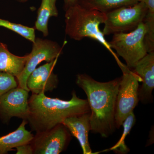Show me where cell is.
Returning a JSON list of instances; mask_svg holds the SVG:
<instances>
[{
	"instance_id": "obj_1",
	"label": "cell",
	"mask_w": 154,
	"mask_h": 154,
	"mask_svg": "<svg viewBox=\"0 0 154 154\" xmlns=\"http://www.w3.org/2000/svg\"><path fill=\"white\" fill-rule=\"evenodd\" d=\"M121 79L120 77L107 82H100L86 74L77 75V85L87 96L91 110V131L103 137H108L116 128V102Z\"/></svg>"
},
{
	"instance_id": "obj_2",
	"label": "cell",
	"mask_w": 154,
	"mask_h": 154,
	"mask_svg": "<svg viewBox=\"0 0 154 154\" xmlns=\"http://www.w3.org/2000/svg\"><path fill=\"white\" fill-rule=\"evenodd\" d=\"M42 92L32 94L28 100L27 121L36 132L51 129L69 116L91 112L88 100L80 99L75 91L68 101L47 97Z\"/></svg>"
},
{
	"instance_id": "obj_3",
	"label": "cell",
	"mask_w": 154,
	"mask_h": 154,
	"mask_svg": "<svg viewBox=\"0 0 154 154\" xmlns=\"http://www.w3.org/2000/svg\"><path fill=\"white\" fill-rule=\"evenodd\" d=\"M65 12L66 35L76 41H80L86 37L96 40L113 55L116 62L120 61L99 29L100 25L105 22V14L96 10L85 8L78 3L69 7L66 9Z\"/></svg>"
},
{
	"instance_id": "obj_4",
	"label": "cell",
	"mask_w": 154,
	"mask_h": 154,
	"mask_svg": "<svg viewBox=\"0 0 154 154\" xmlns=\"http://www.w3.org/2000/svg\"><path fill=\"white\" fill-rule=\"evenodd\" d=\"M146 31V25L142 22L129 33L113 34L111 41L108 42L110 48L125 61L128 68L133 69L148 53L144 42Z\"/></svg>"
},
{
	"instance_id": "obj_5",
	"label": "cell",
	"mask_w": 154,
	"mask_h": 154,
	"mask_svg": "<svg viewBox=\"0 0 154 154\" xmlns=\"http://www.w3.org/2000/svg\"><path fill=\"white\" fill-rule=\"evenodd\" d=\"M118 65L123 73L116 96L114 116L116 128L119 129L139 102V82H141V79L121 62Z\"/></svg>"
},
{
	"instance_id": "obj_6",
	"label": "cell",
	"mask_w": 154,
	"mask_h": 154,
	"mask_svg": "<svg viewBox=\"0 0 154 154\" xmlns=\"http://www.w3.org/2000/svg\"><path fill=\"white\" fill-rule=\"evenodd\" d=\"M147 13L146 5L138 2L106 13L102 33L104 36L131 31L143 22Z\"/></svg>"
},
{
	"instance_id": "obj_7",
	"label": "cell",
	"mask_w": 154,
	"mask_h": 154,
	"mask_svg": "<svg viewBox=\"0 0 154 154\" xmlns=\"http://www.w3.org/2000/svg\"><path fill=\"white\" fill-rule=\"evenodd\" d=\"M33 44L31 52L27 55L24 69L17 78L18 86L29 92L27 80L30 74L42 61L49 62L59 57L63 47L56 42L40 38H36Z\"/></svg>"
},
{
	"instance_id": "obj_8",
	"label": "cell",
	"mask_w": 154,
	"mask_h": 154,
	"mask_svg": "<svg viewBox=\"0 0 154 154\" xmlns=\"http://www.w3.org/2000/svg\"><path fill=\"white\" fill-rule=\"evenodd\" d=\"M71 135L63 123L51 129L36 132L30 144L34 154H59L66 149Z\"/></svg>"
},
{
	"instance_id": "obj_9",
	"label": "cell",
	"mask_w": 154,
	"mask_h": 154,
	"mask_svg": "<svg viewBox=\"0 0 154 154\" xmlns=\"http://www.w3.org/2000/svg\"><path fill=\"white\" fill-rule=\"evenodd\" d=\"M29 91L18 87L0 98V117L5 122L17 117L27 120L29 114Z\"/></svg>"
},
{
	"instance_id": "obj_10",
	"label": "cell",
	"mask_w": 154,
	"mask_h": 154,
	"mask_svg": "<svg viewBox=\"0 0 154 154\" xmlns=\"http://www.w3.org/2000/svg\"><path fill=\"white\" fill-rule=\"evenodd\" d=\"M58 58L36 68L28 77L27 88L32 94L51 92L57 88L58 79L53 70Z\"/></svg>"
},
{
	"instance_id": "obj_11",
	"label": "cell",
	"mask_w": 154,
	"mask_h": 154,
	"mask_svg": "<svg viewBox=\"0 0 154 154\" xmlns=\"http://www.w3.org/2000/svg\"><path fill=\"white\" fill-rule=\"evenodd\" d=\"M133 69L142 82V85L139 88V101L144 104L149 103L152 101L154 88V51L148 53Z\"/></svg>"
},
{
	"instance_id": "obj_12",
	"label": "cell",
	"mask_w": 154,
	"mask_h": 154,
	"mask_svg": "<svg viewBox=\"0 0 154 154\" xmlns=\"http://www.w3.org/2000/svg\"><path fill=\"white\" fill-rule=\"evenodd\" d=\"M90 116L91 112L72 116L64 119L62 123L79 140L84 154H92L88 140L91 130Z\"/></svg>"
},
{
	"instance_id": "obj_13",
	"label": "cell",
	"mask_w": 154,
	"mask_h": 154,
	"mask_svg": "<svg viewBox=\"0 0 154 154\" xmlns=\"http://www.w3.org/2000/svg\"><path fill=\"white\" fill-rule=\"evenodd\" d=\"M28 123L27 120L23 119L16 130L0 137V154H7L19 146L30 143L34 135L26 130Z\"/></svg>"
},
{
	"instance_id": "obj_14",
	"label": "cell",
	"mask_w": 154,
	"mask_h": 154,
	"mask_svg": "<svg viewBox=\"0 0 154 154\" xmlns=\"http://www.w3.org/2000/svg\"><path fill=\"white\" fill-rule=\"evenodd\" d=\"M28 55L18 56L11 53L6 45L0 42V72L17 78L25 67Z\"/></svg>"
},
{
	"instance_id": "obj_15",
	"label": "cell",
	"mask_w": 154,
	"mask_h": 154,
	"mask_svg": "<svg viewBox=\"0 0 154 154\" xmlns=\"http://www.w3.org/2000/svg\"><path fill=\"white\" fill-rule=\"evenodd\" d=\"M57 1L42 0L41 5L37 12L35 28L42 32L45 37L49 34L48 23L51 17H57L58 15L56 7Z\"/></svg>"
},
{
	"instance_id": "obj_16",
	"label": "cell",
	"mask_w": 154,
	"mask_h": 154,
	"mask_svg": "<svg viewBox=\"0 0 154 154\" xmlns=\"http://www.w3.org/2000/svg\"><path fill=\"white\" fill-rule=\"evenodd\" d=\"M139 0H79L78 4L85 8L106 14L115 9L133 5Z\"/></svg>"
},
{
	"instance_id": "obj_17",
	"label": "cell",
	"mask_w": 154,
	"mask_h": 154,
	"mask_svg": "<svg viewBox=\"0 0 154 154\" xmlns=\"http://www.w3.org/2000/svg\"><path fill=\"white\" fill-rule=\"evenodd\" d=\"M136 117L133 111L125 119L122 125L123 126V132L120 139L115 145L109 149H106L102 152L109 151L113 150L118 153L125 154L128 152L129 149L125 144V139L127 135L129 134L133 127L136 122Z\"/></svg>"
},
{
	"instance_id": "obj_18",
	"label": "cell",
	"mask_w": 154,
	"mask_h": 154,
	"mask_svg": "<svg viewBox=\"0 0 154 154\" xmlns=\"http://www.w3.org/2000/svg\"><path fill=\"white\" fill-rule=\"evenodd\" d=\"M0 27H4L18 33L20 36L31 41L32 43L35 42L36 37L34 28L13 23L2 19H0Z\"/></svg>"
},
{
	"instance_id": "obj_19",
	"label": "cell",
	"mask_w": 154,
	"mask_h": 154,
	"mask_svg": "<svg viewBox=\"0 0 154 154\" xmlns=\"http://www.w3.org/2000/svg\"><path fill=\"white\" fill-rule=\"evenodd\" d=\"M18 86L16 77L8 73L0 72V98L8 91Z\"/></svg>"
},
{
	"instance_id": "obj_20",
	"label": "cell",
	"mask_w": 154,
	"mask_h": 154,
	"mask_svg": "<svg viewBox=\"0 0 154 154\" xmlns=\"http://www.w3.org/2000/svg\"><path fill=\"white\" fill-rule=\"evenodd\" d=\"M17 154H33V149L30 143L25 144L17 147Z\"/></svg>"
},
{
	"instance_id": "obj_21",
	"label": "cell",
	"mask_w": 154,
	"mask_h": 154,
	"mask_svg": "<svg viewBox=\"0 0 154 154\" xmlns=\"http://www.w3.org/2000/svg\"><path fill=\"white\" fill-rule=\"evenodd\" d=\"M146 5L148 13L154 14V0H139Z\"/></svg>"
},
{
	"instance_id": "obj_22",
	"label": "cell",
	"mask_w": 154,
	"mask_h": 154,
	"mask_svg": "<svg viewBox=\"0 0 154 154\" xmlns=\"http://www.w3.org/2000/svg\"><path fill=\"white\" fill-rule=\"evenodd\" d=\"M79 0H64V9H66L73 5L78 3Z\"/></svg>"
},
{
	"instance_id": "obj_23",
	"label": "cell",
	"mask_w": 154,
	"mask_h": 154,
	"mask_svg": "<svg viewBox=\"0 0 154 154\" xmlns=\"http://www.w3.org/2000/svg\"><path fill=\"white\" fill-rule=\"evenodd\" d=\"M16 1H17V2H19L25 3L27 2L28 0H16Z\"/></svg>"
}]
</instances>
